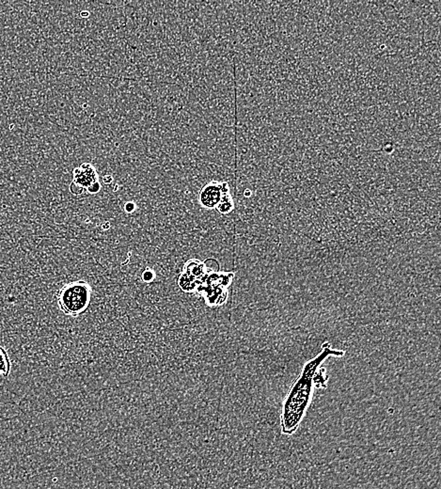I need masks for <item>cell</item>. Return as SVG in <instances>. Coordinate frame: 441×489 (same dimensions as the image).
<instances>
[{
	"label": "cell",
	"instance_id": "7",
	"mask_svg": "<svg viewBox=\"0 0 441 489\" xmlns=\"http://www.w3.org/2000/svg\"><path fill=\"white\" fill-rule=\"evenodd\" d=\"M216 209H217L218 213H220L222 215H228V214L232 213L233 209H234V201L232 199L231 190L223 194V196L219 201V203L217 204Z\"/></svg>",
	"mask_w": 441,
	"mask_h": 489
},
{
	"label": "cell",
	"instance_id": "9",
	"mask_svg": "<svg viewBox=\"0 0 441 489\" xmlns=\"http://www.w3.org/2000/svg\"><path fill=\"white\" fill-rule=\"evenodd\" d=\"M141 278H142V281L144 282L150 283V282H154L156 279V272L151 268H146L143 271Z\"/></svg>",
	"mask_w": 441,
	"mask_h": 489
},
{
	"label": "cell",
	"instance_id": "1",
	"mask_svg": "<svg viewBox=\"0 0 441 489\" xmlns=\"http://www.w3.org/2000/svg\"><path fill=\"white\" fill-rule=\"evenodd\" d=\"M343 356L344 351L332 348L330 343L326 342L322 346L321 352L304 364L299 378L292 383L282 404L280 426L283 435H293L304 419L312 403L315 378L321 370L322 364L330 356Z\"/></svg>",
	"mask_w": 441,
	"mask_h": 489
},
{
	"label": "cell",
	"instance_id": "13",
	"mask_svg": "<svg viewBox=\"0 0 441 489\" xmlns=\"http://www.w3.org/2000/svg\"><path fill=\"white\" fill-rule=\"evenodd\" d=\"M113 181H114V180H113L112 176H111V175H109V174L105 175V176L103 177V182L105 183V185H109V184H111Z\"/></svg>",
	"mask_w": 441,
	"mask_h": 489
},
{
	"label": "cell",
	"instance_id": "3",
	"mask_svg": "<svg viewBox=\"0 0 441 489\" xmlns=\"http://www.w3.org/2000/svg\"><path fill=\"white\" fill-rule=\"evenodd\" d=\"M227 191H230V186L227 182L211 181L202 186L199 194L200 204L208 210L216 209L223 194Z\"/></svg>",
	"mask_w": 441,
	"mask_h": 489
},
{
	"label": "cell",
	"instance_id": "5",
	"mask_svg": "<svg viewBox=\"0 0 441 489\" xmlns=\"http://www.w3.org/2000/svg\"><path fill=\"white\" fill-rule=\"evenodd\" d=\"M205 264L202 263L201 261L199 260H190L187 262L186 266H185V268H184V272H186L187 274L193 277L195 279L199 280L202 282V278L205 275Z\"/></svg>",
	"mask_w": 441,
	"mask_h": 489
},
{
	"label": "cell",
	"instance_id": "14",
	"mask_svg": "<svg viewBox=\"0 0 441 489\" xmlns=\"http://www.w3.org/2000/svg\"><path fill=\"white\" fill-rule=\"evenodd\" d=\"M102 228H103L104 230H108V229L110 228V223L109 222L104 223V224L102 225Z\"/></svg>",
	"mask_w": 441,
	"mask_h": 489
},
{
	"label": "cell",
	"instance_id": "6",
	"mask_svg": "<svg viewBox=\"0 0 441 489\" xmlns=\"http://www.w3.org/2000/svg\"><path fill=\"white\" fill-rule=\"evenodd\" d=\"M201 283H202L201 281L189 276L186 272H183L180 275L179 280H178L180 288L187 293L197 291L198 287H200Z\"/></svg>",
	"mask_w": 441,
	"mask_h": 489
},
{
	"label": "cell",
	"instance_id": "8",
	"mask_svg": "<svg viewBox=\"0 0 441 489\" xmlns=\"http://www.w3.org/2000/svg\"><path fill=\"white\" fill-rule=\"evenodd\" d=\"M11 372V360L6 350L0 345V377H6Z\"/></svg>",
	"mask_w": 441,
	"mask_h": 489
},
{
	"label": "cell",
	"instance_id": "11",
	"mask_svg": "<svg viewBox=\"0 0 441 489\" xmlns=\"http://www.w3.org/2000/svg\"><path fill=\"white\" fill-rule=\"evenodd\" d=\"M101 188H102V185H101V183L99 181V182L94 183L93 185H90V187L87 190H88V192L90 193V194H97L101 190Z\"/></svg>",
	"mask_w": 441,
	"mask_h": 489
},
{
	"label": "cell",
	"instance_id": "12",
	"mask_svg": "<svg viewBox=\"0 0 441 489\" xmlns=\"http://www.w3.org/2000/svg\"><path fill=\"white\" fill-rule=\"evenodd\" d=\"M135 208H136V205H135V203L134 202V201H127V202L124 204V211H125L127 214H131V213L135 212Z\"/></svg>",
	"mask_w": 441,
	"mask_h": 489
},
{
	"label": "cell",
	"instance_id": "4",
	"mask_svg": "<svg viewBox=\"0 0 441 489\" xmlns=\"http://www.w3.org/2000/svg\"><path fill=\"white\" fill-rule=\"evenodd\" d=\"M99 180L97 171L92 164L82 163L73 171V182L84 189H88Z\"/></svg>",
	"mask_w": 441,
	"mask_h": 489
},
{
	"label": "cell",
	"instance_id": "10",
	"mask_svg": "<svg viewBox=\"0 0 441 489\" xmlns=\"http://www.w3.org/2000/svg\"><path fill=\"white\" fill-rule=\"evenodd\" d=\"M84 188H82L81 186H79L78 185H76L74 182L71 183L70 185V191L72 194H74L75 196H79V195H82L84 193Z\"/></svg>",
	"mask_w": 441,
	"mask_h": 489
},
{
	"label": "cell",
	"instance_id": "2",
	"mask_svg": "<svg viewBox=\"0 0 441 489\" xmlns=\"http://www.w3.org/2000/svg\"><path fill=\"white\" fill-rule=\"evenodd\" d=\"M92 289L84 281L65 284L58 293V305L65 315L77 317L88 310L91 300Z\"/></svg>",
	"mask_w": 441,
	"mask_h": 489
},
{
	"label": "cell",
	"instance_id": "15",
	"mask_svg": "<svg viewBox=\"0 0 441 489\" xmlns=\"http://www.w3.org/2000/svg\"><path fill=\"white\" fill-rule=\"evenodd\" d=\"M80 15H81V17H88L90 15V13L89 12H82Z\"/></svg>",
	"mask_w": 441,
	"mask_h": 489
}]
</instances>
